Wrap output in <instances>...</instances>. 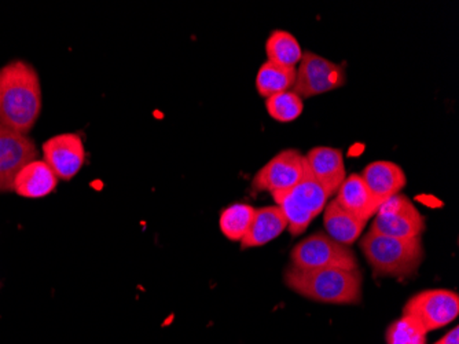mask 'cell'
<instances>
[{"label": "cell", "instance_id": "obj_1", "mask_svg": "<svg viewBox=\"0 0 459 344\" xmlns=\"http://www.w3.org/2000/svg\"><path fill=\"white\" fill-rule=\"evenodd\" d=\"M41 112L38 72L22 59L0 69V124L18 133L32 130Z\"/></svg>", "mask_w": 459, "mask_h": 344}, {"label": "cell", "instance_id": "obj_2", "mask_svg": "<svg viewBox=\"0 0 459 344\" xmlns=\"http://www.w3.org/2000/svg\"><path fill=\"white\" fill-rule=\"evenodd\" d=\"M285 284L290 291L319 304H358L362 300L359 269H299L290 265L285 270Z\"/></svg>", "mask_w": 459, "mask_h": 344}, {"label": "cell", "instance_id": "obj_3", "mask_svg": "<svg viewBox=\"0 0 459 344\" xmlns=\"http://www.w3.org/2000/svg\"><path fill=\"white\" fill-rule=\"evenodd\" d=\"M359 247L377 276H412L424 260L421 239H394L368 232L360 240Z\"/></svg>", "mask_w": 459, "mask_h": 344}, {"label": "cell", "instance_id": "obj_4", "mask_svg": "<svg viewBox=\"0 0 459 344\" xmlns=\"http://www.w3.org/2000/svg\"><path fill=\"white\" fill-rule=\"evenodd\" d=\"M291 266L299 269L358 270L357 255L350 245L340 244L325 233H316L299 243L290 252Z\"/></svg>", "mask_w": 459, "mask_h": 344}, {"label": "cell", "instance_id": "obj_5", "mask_svg": "<svg viewBox=\"0 0 459 344\" xmlns=\"http://www.w3.org/2000/svg\"><path fill=\"white\" fill-rule=\"evenodd\" d=\"M347 82L344 66L325 57L306 51L296 68V82L291 92L301 98L316 97L340 89Z\"/></svg>", "mask_w": 459, "mask_h": 344}, {"label": "cell", "instance_id": "obj_6", "mask_svg": "<svg viewBox=\"0 0 459 344\" xmlns=\"http://www.w3.org/2000/svg\"><path fill=\"white\" fill-rule=\"evenodd\" d=\"M425 219L409 198L396 195L378 209L370 232L394 239H421Z\"/></svg>", "mask_w": 459, "mask_h": 344}, {"label": "cell", "instance_id": "obj_7", "mask_svg": "<svg viewBox=\"0 0 459 344\" xmlns=\"http://www.w3.org/2000/svg\"><path fill=\"white\" fill-rule=\"evenodd\" d=\"M459 314V295L451 289H425L407 300L403 315L419 321L427 332L451 324Z\"/></svg>", "mask_w": 459, "mask_h": 344}, {"label": "cell", "instance_id": "obj_8", "mask_svg": "<svg viewBox=\"0 0 459 344\" xmlns=\"http://www.w3.org/2000/svg\"><path fill=\"white\" fill-rule=\"evenodd\" d=\"M38 156V147L27 134L0 124V193L14 191L18 172Z\"/></svg>", "mask_w": 459, "mask_h": 344}, {"label": "cell", "instance_id": "obj_9", "mask_svg": "<svg viewBox=\"0 0 459 344\" xmlns=\"http://www.w3.org/2000/svg\"><path fill=\"white\" fill-rule=\"evenodd\" d=\"M304 156L296 149H285L263 165L254 180L252 189L255 191H288L298 185L303 177Z\"/></svg>", "mask_w": 459, "mask_h": 344}, {"label": "cell", "instance_id": "obj_10", "mask_svg": "<svg viewBox=\"0 0 459 344\" xmlns=\"http://www.w3.org/2000/svg\"><path fill=\"white\" fill-rule=\"evenodd\" d=\"M43 156L58 180L71 181L86 162V149L77 134H58L43 144Z\"/></svg>", "mask_w": 459, "mask_h": 344}, {"label": "cell", "instance_id": "obj_11", "mask_svg": "<svg viewBox=\"0 0 459 344\" xmlns=\"http://www.w3.org/2000/svg\"><path fill=\"white\" fill-rule=\"evenodd\" d=\"M304 159L312 177L324 186L329 196L339 191L340 186L347 178L342 150L330 146H316L309 150Z\"/></svg>", "mask_w": 459, "mask_h": 344}, {"label": "cell", "instance_id": "obj_12", "mask_svg": "<svg viewBox=\"0 0 459 344\" xmlns=\"http://www.w3.org/2000/svg\"><path fill=\"white\" fill-rule=\"evenodd\" d=\"M360 177L365 181L373 198L381 206L394 196L401 195V191L407 185L403 168L396 163L385 162V160L370 163L363 170Z\"/></svg>", "mask_w": 459, "mask_h": 344}, {"label": "cell", "instance_id": "obj_13", "mask_svg": "<svg viewBox=\"0 0 459 344\" xmlns=\"http://www.w3.org/2000/svg\"><path fill=\"white\" fill-rule=\"evenodd\" d=\"M288 229V221L278 206L263 207L255 211L254 221L241 240L242 250L263 247Z\"/></svg>", "mask_w": 459, "mask_h": 344}, {"label": "cell", "instance_id": "obj_14", "mask_svg": "<svg viewBox=\"0 0 459 344\" xmlns=\"http://www.w3.org/2000/svg\"><path fill=\"white\" fill-rule=\"evenodd\" d=\"M336 201L342 208L355 215L357 218L362 219L366 224L368 219L377 214L381 207V204L373 198L359 174H352L345 178L337 191Z\"/></svg>", "mask_w": 459, "mask_h": 344}, {"label": "cell", "instance_id": "obj_15", "mask_svg": "<svg viewBox=\"0 0 459 344\" xmlns=\"http://www.w3.org/2000/svg\"><path fill=\"white\" fill-rule=\"evenodd\" d=\"M58 181L45 160H35L18 172L14 181V191L22 198H45L56 190Z\"/></svg>", "mask_w": 459, "mask_h": 344}, {"label": "cell", "instance_id": "obj_16", "mask_svg": "<svg viewBox=\"0 0 459 344\" xmlns=\"http://www.w3.org/2000/svg\"><path fill=\"white\" fill-rule=\"evenodd\" d=\"M324 225L327 235L340 244L351 245L362 235L366 222L342 208L336 200L325 207Z\"/></svg>", "mask_w": 459, "mask_h": 344}, {"label": "cell", "instance_id": "obj_17", "mask_svg": "<svg viewBox=\"0 0 459 344\" xmlns=\"http://www.w3.org/2000/svg\"><path fill=\"white\" fill-rule=\"evenodd\" d=\"M265 54L268 61L286 68H298L303 57L298 39L286 31H273L265 41Z\"/></svg>", "mask_w": 459, "mask_h": 344}, {"label": "cell", "instance_id": "obj_18", "mask_svg": "<svg viewBox=\"0 0 459 344\" xmlns=\"http://www.w3.org/2000/svg\"><path fill=\"white\" fill-rule=\"evenodd\" d=\"M296 82V69L278 66L274 62H264L256 76V90L260 97L267 98L280 93L289 92Z\"/></svg>", "mask_w": 459, "mask_h": 344}, {"label": "cell", "instance_id": "obj_19", "mask_svg": "<svg viewBox=\"0 0 459 344\" xmlns=\"http://www.w3.org/2000/svg\"><path fill=\"white\" fill-rule=\"evenodd\" d=\"M291 198H295L300 206H303L309 214L316 218L324 211L325 207L329 203V193L325 190L324 186L312 177L304 159V172L301 180L295 188L288 190Z\"/></svg>", "mask_w": 459, "mask_h": 344}, {"label": "cell", "instance_id": "obj_20", "mask_svg": "<svg viewBox=\"0 0 459 344\" xmlns=\"http://www.w3.org/2000/svg\"><path fill=\"white\" fill-rule=\"evenodd\" d=\"M256 209L249 204L237 203L227 207L221 214L219 226L226 239L241 242L254 221Z\"/></svg>", "mask_w": 459, "mask_h": 344}, {"label": "cell", "instance_id": "obj_21", "mask_svg": "<svg viewBox=\"0 0 459 344\" xmlns=\"http://www.w3.org/2000/svg\"><path fill=\"white\" fill-rule=\"evenodd\" d=\"M271 196L274 198L275 206L280 207L283 215H285L289 233L295 235V237L303 234L308 229L314 216L303 206H300L295 198H291L289 191H278V193H273Z\"/></svg>", "mask_w": 459, "mask_h": 344}, {"label": "cell", "instance_id": "obj_22", "mask_svg": "<svg viewBox=\"0 0 459 344\" xmlns=\"http://www.w3.org/2000/svg\"><path fill=\"white\" fill-rule=\"evenodd\" d=\"M265 110L271 119L280 123H291L298 120L303 113V98L289 90L265 100Z\"/></svg>", "mask_w": 459, "mask_h": 344}, {"label": "cell", "instance_id": "obj_23", "mask_svg": "<svg viewBox=\"0 0 459 344\" xmlns=\"http://www.w3.org/2000/svg\"><path fill=\"white\" fill-rule=\"evenodd\" d=\"M428 332L419 321L402 315L394 321L385 332L386 344H427Z\"/></svg>", "mask_w": 459, "mask_h": 344}, {"label": "cell", "instance_id": "obj_24", "mask_svg": "<svg viewBox=\"0 0 459 344\" xmlns=\"http://www.w3.org/2000/svg\"><path fill=\"white\" fill-rule=\"evenodd\" d=\"M433 344H459V328H454L447 335L443 336L439 341Z\"/></svg>", "mask_w": 459, "mask_h": 344}]
</instances>
